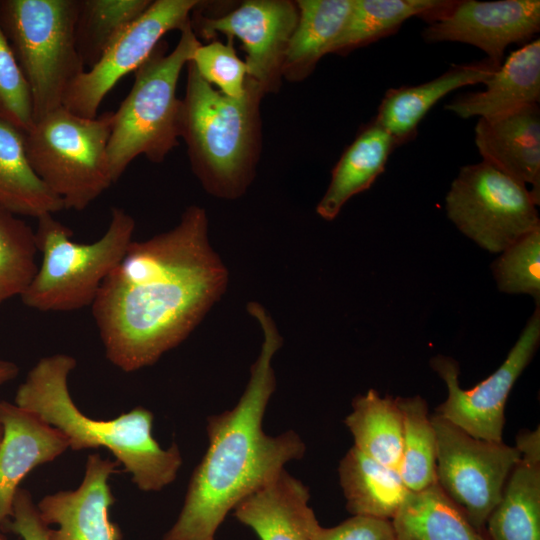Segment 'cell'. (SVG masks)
<instances>
[{"label":"cell","instance_id":"cell-1","mask_svg":"<svg viewBox=\"0 0 540 540\" xmlns=\"http://www.w3.org/2000/svg\"><path fill=\"white\" fill-rule=\"evenodd\" d=\"M228 281L200 206L172 229L133 240L90 306L106 358L124 372L153 365L193 332Z\"/></svg>","mask_w":540,"mask_h":540},{"label":"cell","instance_id":"cell-2","mask_svg":"<svg viewBox=\"0 0 540 540\" xmlns=\"http://www.w3.org/2000/svg\"><path fill=\"white\" fill-rule=\"evenodd\" d=\"M247 312L263 334L261 349L237 404L207 418L208 448L190 478L184 503L162 540H214L229 511L271 482L306 446L293 430L271 436L263 418L276 388L273 358L283 344L265 307L251 301Z\"/></svg>","mask_w":540,"mask_h":540},{"label":"cell","instance_id":"cell-3","mask_svg":"<svg viewBox=\"0 0 540 540\" xmlns=\"http://www.w3.org/2000/svg\"><path fill=\"white\" fill-rule=\"evenodd\" d=\"M76 364L67 354L41 358L18 387L15 404L58 429L74 451L109 450L140 490L155 492L171 484L182 465V455L176 443L164 449L153 437V413L141 406L111 420H96L82 413L68 387Z\"/></svg>","mask_w":540,"mask_h":540},{"label":"cell","instance_id":"cell-4","mask_svg":"<svg viewBox=\"0 0 540 540\" xmlns=\"http://www.w3.org/2000/svg\"><path fill=\"white\" fill-rule=\"evenodd\" d=\"M186 66L179 135L187 146L191 170L213 197L238 199L256 174L265 94L247 78L244 95L228 97L207 83L191 61Z\"/></svg>","mask_w":540,"mask_h":540},{"label":"cell","instance_id":"cell-5","mask_svg":"<svg viewBox=\"0 0 540 540\" xmlns=\"http://www.w3.org/2000/svg\"><path fill=\"white\" fill-rule=\"evenodd\" d=\"M175 48L167 53L160 42L150 57L135 71L134 84L113 112L107 145L113 183L140 155L161 163L178 145L181 99L177 97L178 80L201 44L191 23L181 31Z\"/></svg>","mask_w":540,"mask_h":540},{"label":"cell","instance_id":"cell-6","mask_svg":"<svg viewBox=\"0 0 540 540\" xmlns=\"http://www.w3.org/2000/svg\"><path fill=\"white\" fill-rule=\"evenodd\" d=\"M37 219L35 239L42 259L20 296L22 302L42 312L90 307L133 241L135 220L124 209L113 207L104 234L92 243H78L72 240L71 229L53 214Z\"/></svg>","mask_w":540,"mask_h":540},{"label":"cell","instance_id":"cell-7","mask_svg":"<svg viewBox=\"0 0 540 540\" xmlns=\"http://www.w3.org/2000/svg\"><path fill=\"white\" fill-rule=\"evenodd\" d=\"M78 0H0V26L30 87L34 123L63 106L85 71L74 41Z\"/></svg>","mask_w":540,"mask_h":540},{"label":"cell","instance_id":"cell-8","mask_svg":"<svg viewBox=\"0 0 540 540\" xmlns=\"http://www.w3.org/2000/svg\"><path fill=\"white\" fill-rule=\"evenodd\" d=\"M112 122L113 112L86 118L62 106L25 133L33 171L65 209L84 210L113 184L107 155Z\"/></svg>","mask_w":540,"mask_h":540},{"label":"cell","instance_id":"cell-9","mask_svg":"<svg viewBox=\"0 0 540 540\" xmlns=\"http://www.w3.org/2000/svg\"><path fill=\"white\" fill-rule=\"evenodd\" d=\"M537 205L526 185L483 160L460 169L445 199L453 224L491 253L540 227Z\"/></svg>","mask_w":540,"mask_h":540},{"label":"cell","instance_id":"cell-10","mask_svg":"<svg viewBox=\"0 0 540 540\" xmlns=\"http://www.w3.org/2000/svg\"><path fill=\"white\" fill-rule=\"evenodd\" d=\"M431 421L437 440V484L472 526L484 532L521 454L503 441L474 438L436 413Z\"/></svg>","mask_w":540,"mask_h":540},{"label":"cell","instance_id":"cell-11","mask_svg":"<svg viewBox=\"0 0 540 540\" xmlns=\"http://www.w3.org/2000/svg\"><path fill=\"white\" fill-rule=\"evenodd\" d=\"M540 343V308H535L505 361L485 380L471 389L459 384V365L451 357L431 359L432 369L445 382L447 399L436 414L474 438L502 442L507 398Z\"/></svg>","mask_w":540,"mask_h":540},{"label":"cell","instance_id":"cell-12","mask_svg":"<svg viewBox=\"0 0 540 540\" xmlns=\"http://www.w3.org/2000/svg\"><path fill=\"white\" fill-rule=\"evenodd\" d=\"M197 0H155L113 41L100 60L82 72L67 89L63 107L86 118L98 116L105 96L118 81L135 72L153 53L162 37L190 24Z\"/></svg>","mask_w":540,"mask_h":540},{"label":"cell","instance_id":"cell-13","mask_svg":"<svg viewBox=\"0 0 540 540\" xmlns=\"http://www.w3.org/2000/svg\"><path fill=\"white\" fill-rule=\"evenodd\" d=\"M196 8L190 17L196 36L238 38L246 51L247 78L264 94L278 92L285 51L298 21L296 2L247 0L218 17L205 16Z\"/></svg>","mask_w":540,"mask_h":540},{"label":"cell","instance_id":"cell-14","mask_svg":"<svg viewBox=\"0 0 540 540\" xmlns=\"http://www.w3.org/2000/svg\"><path fill=\"white\" fill-rule=\"evenodd\" d=\"M540 30L539 0L451 1L428 26L427 42L454 41L476 46L500 67L506 48Z\"/></svg>","mask_w":540,"mask_h":540},{"label":"cell","instance_id":"cell-15","mask_svg":"<svg viewBox=\"0 0 540 540\" xmlns=\"http://www.w3.org/2000/svg\"><path fill=\"white\" fill-rule=\"evenodd\" d=\"M119 465L92 454L78 488L46 495L39 501L44 523L57 525V529H48V540H122L119 526L109 516L115 502L109 479Z\"/></svg>","mask_w":540,"mask_h":540},{"label":"cell","instance_id":"cell-16","mask_svg":"<svg viewBox=\"0 0 540 540\" xmlns=\"http://www.w3.org/2000/svg\"><path fill=\"white\" fill-rule=\"evenodd\" d=\"M0 526L12 515L21 481L35 467L55 460L69 444L66 437L37 415L0 401Z\"/></svg>","mask_w":540,"mask_h":540},{"label":"cell","instance_id":"cell-17","mask_svg":"<svg viewBox=\"0 0 540 540\" xmlns=\"http://www.w3.org/2000/svg\"><path fill=\"white\" fill-rule=\"evenodd\" d=\"M475 143L483 161L531 186L540 203V110L532 104L495 118H479Z\"/></svg>","mask_w":540,"mask_h":540},{"label":"cell","instance_id":"cell-18","mask_svg":"<svg viewBox=\"0 0 540 540\" xmlns=\"http://www.w3.org/2000/svg\"><path fill=\"white\" fill-rule=\"evenodd\" d=\"M309 499L308 487L283 469L240 501L233 514L260 540H311L320 524Z\"/></svg>","mask_w":540,"mask_h":540},{"label":"cell","instance_id":"cell-19","mask_svg":"<svg viewBox=\"0 0 540 540\" xmlns=\"http://www.w3.org/2000/svg\"><path fill=\"white\" fill-rule=\"evenodd\" d=\"M480 92L460 95L445 109L461 118H495L540 100V40L512 52Z\"/></svg>","mask_w":540,"mask_h":540},{"label":"cell","instance_id":"cell-20","mask_svg":"<svg viewBox=\"0 0 540 540\" xmlns=\"http://www.w3.org/2000/svg\"><path fill=\"white\" fill-rule=\"evenodd\" d=\"M498 68L486 58L452 65L423 84L389 89L373 122L393 138L396 146L401 145L415 137L420 121L441 98L458 88L484 83Z\"/></svg>","mask_w":540,"mask_h":540},{"label":"cell","instance_id":"cell-21","mask_svg":"<svg viewBox=\"0 0 540 540\" xmlns=\"http://www.w3.org/2000/svg\"><path fill=\"white\" fill-rule=\"evenodd\" d=\"M395 147L393 138L384 129L370 123L333 168L328 188L317 204V214L327 221L335 219L350 198L369 189L383 173Z\"/></svg>","mask_w":540,"mask_h":540},{"label":"cell","instance_id":"cell-22","mask_svg":"<svg viewBox=\"0 0 540 540\" xmlns=\"http://www.w3.org/2000/svg\"><path fill=\"white\" fill-rule=\"evenodd\" d=\"M298 21L285 51L282 77L306 79L343 29L352 0H298Z\"/></svg>","mask_w":540,"mask_h":540},{"label":"cell","instance_id":"cell-23","mask_svg":"<svg viewBox=\"0 0 540 540\" xmlns=\"http://www.w3.org/2000/svg\"><path fill=\"white\" fill-rule=\"evenodd\" d=\"M338 472L346 508L353 515L392 520L410 492L398 470L355 446L340 461Z\"/></svg>","mask_w":540,"mask_h":540},{"label":"cell","instance_id":"cell-24","mask_svg":"<svg viewBox=\"0 0 540 540\" xmlns=\"http://www.w3.org/2000/svg\"><path fill=\"white\" fill-rule=\"evenodd\" d=\"M0 207L15 215L39 218L65 209L33 171L25 150V133L0 119Z\"/></svg>","mask_w":540,"mask_h":540},{"label":"cell","instance_id":"cell-25","mask_svg":"<svg viewBox=\"0 0 540 540\" xmlns=\"http://www.w3.org/2000/svg\"><path fill=\"white\" fill-rule=\"evenodd\" d=\"M391 522L396 540H487L437 482L410 491Z\"/></svg>","mask_w":540,"mask_h":540},{"label":"cell","instance_id":"cell-26","mask_svg":"<svg viewBox=\"0 0 540 540\" xmlns=\"http://www.w3.org/2000/svg\"><path fill=\"white\" fill-rule=\"evenodd\" d=\"M484 532L490 540H540V462H517Z\"/></svg>","mask_w":540,"mask_h":540},{"label":"cell","instance_id":"cell-27","mask_svg":"<svg viewBox=\"0 0 540 540\" xmlns=\"http://www.w3.org/2000/svg\"><path fill=\"white\" fill-rule=\"evenodd\" d=\"M354 446L377 462L398 470L403 442V419L397 399L376 390L356 396L345 418Z\"/></svg>","mask_w":540,"mask_h":540},{"label":"cell","instance_id":"cell-28","mask_svg":"<svg viewBox=\"0 0 540 540\" xmlns=\"http://www.w3.org/2000/svg\"><path fill=\"white\" fill-rule=\"evenodd\" d=\"M451 1L352 0V7L330 53L346 54L392 34L409 18L431 21Z\"/></svg>","mask_w":540,"mask_h":540},{"label":"cell","instance_id":"cell-29","mask_svg":"<svg viewBox=\"0 0 540 540\" xmlns=\"http://www.w3.org/2000/svg\"><path fill=\"white\" fill-rule=\"evenodd\" d=\"M150 0H78L74 41L85 70L93 67Z\"/></svg>","mask_w":540,"mask_h":540},{"label":"cell","instance_id":"cell-30","mask_svg":"<svg viewBox=\"0 0 540 540\" xmlns=\"http://www.w3.org/2000/svg\"><path fill=\"white\" fill-rule=\"evenodd\" d=\"M403 419L402 454L398 472L410 491L437 482L436 432L426 401L420 396L397 397Z\"/></svg>","mask_w":540,"mask_h":540},{"label":"cell","instance_id":"cell-31","mask_svg":"<svg viewBox=\"0 0 540 540\" xmlns=\"http://www.w3.org/2000/svg\"><path fill=\"white\" fill-rule=\"evenodd\" d=\"M37 253L35 231L0 207V304L26 290L38 269Z\"/></svg>","mask_w":540,"mask_h":540},{"label":"cell","instance_id":"cell-32","mask_svg":"<svg viewBox=\"0 0 540 540\" xmlns=\"http://www.w3.org/2000/svg\"><path fill=\"white\" fill-rule=\"evenodd\" d=\"M500 291L527 294L540 303V227L504 249L492 265Z\"/></svg>","mask_w":540,"mask_h":540},{"label":"cell","instance_id":"cell-33","mask_svg":"<svg viewBox=\"0 0 540 540\" xmlns=\"http://www.w3.org/2000/svg\"><path fill=\"white\" fill-rule=\"evenodd\" d=\"M191 62L199 75L222 94L240 98L245 93L247 66L234 48L233 39L227 43L212 41L200 44L193 52Z\"/></svg>","mask_w":540,"mask_h":540},{"label":"cell","instance_id":"cell-34","mask_svg":"<svg viewBox=\"0 0 540 540\" xmlns=\"http://www.w3.org/2000/svg\"><path fill=\"white\" fill-rule=\"evenodd\" d=\"M0 119L23 133L34 125L30 87L0 26Z\"/></svg>","mask_w":540,"mask_h":540},{"label":"cell","instance_id":"cell-35","mask_svg":"<svg viewBox=\"0 0 540 540\" xmlns=\"http://www.w3.org/2000/svg\"><path fill=\"white\" fill-rule=\"evenodd\" d=\"M311 540H396L391 520L353 515L342 523L317 528Z\"/></svg>","mask_w":540,"mask_h":540},{"label":"cell","instance_id":"cell-36","mask_svg":"<svg viewBox=\"0 0 540 540\" xmlns=\"http://www.w3.org/2000/svg\"><path fill=\"white\" fill-rule=\"evenodd\" d=\"M6 523L7 530L23 540H48L49 526L42 520L37 504L26 489L19 488L16 492L12 515Z\"/></svg>","mask_w":540,"mask_h":540},{"label":"cell","instance_id":"cell-37","mask_svg":"<svg viewBox=\"0 0 540 540\" xmlns=\"http://www.w3.org/2000/svg\"><path fill=\"white\" fill-rule=\"evenodd\" d=\"M521 458L540 462V432L539 428L534 431L522 432L517 436L516 446Z\"/></svg>","mask_w":540,"mask_h":540},{"label":"cell","instance_id":"cell-38","mask_svg":"<svg viewBox=\"0 0 540 540\" xmlns=\"http://www.w3.org/2000/svg\"><path fill=\"white\" fill-rule=\"evenodd\" d=\"M19 367L12 361L0 357V385L5 384L18 375Z\"/></svg>","mask_w":540,"mask_h":540},{"label":"cell","instance_id":"cell-39","mask_svg":"<svg viewBox=\"0 0 540 540\" xmlns=\"http://www.w3.org/2000/svg\"><path fill=\"white\" fill-rule=\"evenodd\" d=\"M0 540H7V539L0 533Z\"/></svg>","mask_w":540,"mask_h":540},{"label":"cell","instance_id":"cell-40","mask_svg":"<svg viewBox=\"0 0 540 540\" xmlns=\"http://www.w3.org/2000/svg\"><path fill=\"white\" fill-rule=\"evenodd\" d=\"M1 437H2V428H1V425H0V440H1Z\"/></svg>","mask_w":540,"mask_h":540},{"label":"cell","instance_id":"cell-41","mask_svg":"<svg viewBox=\"0 0 540 540\" xmlns=\"http://www.w3.org/2000/svg\"><path fill=\"white\" fill-rule=\"evenodd\" d=\"M487 536V535H486ZM487 540H490L488 537H487Z\"/></svg>","mask_w":540,"mask_h":540},{"label":"cell","instance_id":"cell-42","mask_svg":"<svg viewBox=\"0 0 540 540\" xmlns=\"http://www.w3.org/2000/svg\"><path fill=\"white\" fill-rule=\"evenodd\" d=\"M215 540V539H214Z\"/></svg>","mask_w":540,"mask_h":540}]
</instances>
